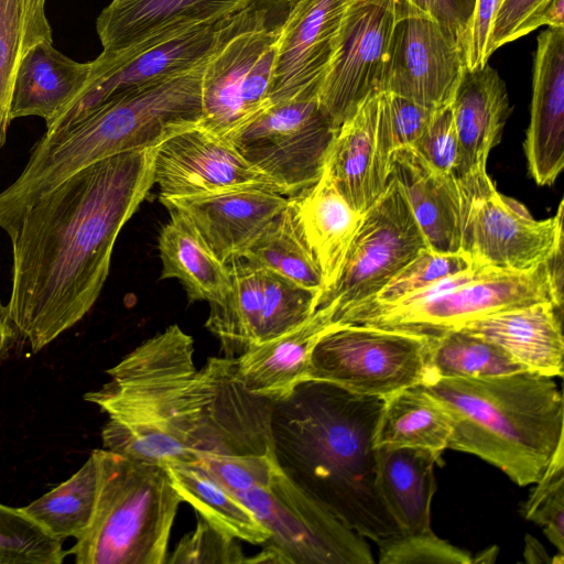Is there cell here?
Wrapping results in <instances>:
<instances>
[{"label": "cell", "instance_id": "47", "mask_svg": "<svg viewBox=\"0 0 564 564\" xmlns=\"http://www.w3.org/2000/svg\"><path fill=\"white\" fill-rule=\"evenodd\" d=\"M410 148L440 172L456 175L458 140L451 106L434 111Z\"/></svg>", "mask_w": 564, "mask_h": 564}, {"label": "cell", "instance_id": "1", "mask_svg": "<svg viewBox=\"0 0 564 564\" xmlns=\"http://www.w3.org/2000/svg\"><path fill=\"white\" fill-rule=\"evenodd\" d=\"M154 150L84 167L36 198L7 231L8 317L33 352L83 319L99 297L116 239L154 185Z\"/></svg>", "mask_w": 564, "mask_h": 564}, {"label": "cell", "instance_id": "30", "mask_svg": "<svg viewBox=\"0 0 564 564\" xmlns=\"http://www.w3.org/2000/svg\"><path fill=\"white\" fill-rule=\"evenodd\" d=\"M440 457L420 447L378 446L380 489L403 533L432 531L431 503L436 489L434 466Z\"/></svg>", "mask_w": 564, "mask_h": 564}, {"label": "cell", "instance_id": "27", "mask_svg": "<svg viewBox=\"0 0 564 564\" xmlns=\"http://www.w3.org/2000/svg\"><path fill=\"white\" fill-rule=\"evenodd\" d=\"M378 105L379 94L368 97L338 127L325 163L339 193L360 214L379 198L388 183L377 155Z\"/></svg>", "mask_w": 564, "mask_h": 564}, {"label": "cell", "instance_id": "51", "mask_svg": "<svg viewBox=\"0 0 564 564\" xmlns=\"http://www.w3.org/2000/svg\"><path fill=\"white\" fill-rule=\"evenodd\" d=\"M535 29L542 25L564 28V0H550L535 20Z\"/></svg>", "mask_w": 564, "mask_h": 564}, {"label": "cell", "instance_id": "9", "mask_svg": "<svg viewBox=\"0 0 564 564\" xmlns=\"http://www.w3.org/2000/svg\"><path fill=\"white\" fill-rule=\"evenodd\" d=\"M430 337L357 324H335L314 347L308 380L388 398L430 380Z\"/></svg>", "mask_w": 564, "mask_h": 564}, {"label": "cell", "instance_id": "41", "mask_svg": "<svg viewBox=\"0 0 564 564\" xmlns=\"http://www.w3.org/2000/svg\"><path fill=\"white\" fill-rule=\"evenodd\" d=\"M263 306L260 344L303 323L316 310L318 294L262 269Z\"/></svg>", "mask_w": 564, "mask_h": 564}, {"label": "cell", "instance_id": "43", "mask_svg": "<svg viewBox=\"0 0 564 564\" xmlns=\"http://www.w3.org/2000/svg\"><path fill=\"white\" fill-rule=\"evenodd\" d=\"M521 512L527 520L541 527L558 554L564 555V443L535 482Z\"/></svg>", "mask_w": 564, "mask_h": 564}, {"label": "cell", "instance_id": "55", "mask_svg": "<svg viewBox=\"0 0 564 564\" xmlns=\"http://www.w3.org/2000/svg\"><path fill=\"white\" fill-rule=\"evenodd\" d=\"M286 1V0H285Z\"/></svg>", "mask_w": 564, "mask_h": 564}, {"label": "cell", "instance_id": "33", "mask_svg": "<svg viewBox=\"0 0 564 564\" xmlns=\"http://www.w3.org/2000/svg\"><path fill=\"white\" fill-rule=\"evenodd\" d=\"M228 267L230 290L220 303L209 304L206 327L219 339L226 357L238 358L261 341L263 273L242 258Z\"/></svg>", "mask_w": 564, "mask_h": 564}, {"label": "cell", "instance_id": "54", "mask_svg": "<svg viewBox=\"0 0 564 564\" xmlns=\"http://www.w3.org/2000/svg\"><path fill=\"white\" fill-rule=\"evenodd\" d=\"M497 547H491L489 550L482 551L478 557L473 558V563H492L497 556Z\"/></svg>", "mask_w": 564, "mask_h": 564}, {"label": "cell", "instance_id": "23", "mask_svg": "<svg viewBox=\"0 0 564 564\" xmlns=\"http://www.w3.org/2000/svg\"><path fill=\"white\" fill-rule=\"evenodd\" d=\"M390 175L399 184L427 247L438 252H463L466 198L459 177L434 169L410 147L392 154Z\"/></svg>", "mask_w": 564, "mask_h": 564}, {"label": "cell", "instance_id": "16", "mask_svg": "<svg viewBox=\"0 0 564 564\" xmlns=\"http://www.w3.org/2000/svg\"><path fill=\"white\" fill-rule=\"evenodd\" d=\"M234 15L215 24L196 28L123 58H112L100 53L91 61L90 74L82 89L73 101L46 124L45 133H53L74 124L119 93L151 85L204 63L224 40Z\"/></svg>", "mask_w": 564, "mask_h": 564}, {"label": "cell", "instance_id": "15", "mask_svg": "<svg viewBox=\"0 0 564 564\" xmlns=\"http://www.w3.org/2000/svg\"><path fill=\"white\" fill-rule=\"evenodd\" d=\"M466 68L465 53L438 22L399 0L381 91L438 110L451 106Z\"/></svg>", "mask_w": 564, "mask_h": 564}, {"label": "cell", "instance_id": "44", "mask_svg": "<svg viewBox=\"0 0 564 564\" xmlns=\"http://www.w3.org/2000/svg\"><path fill=\"white\" fill-rule=\"evenodd\" d=\"M236 496L268 485L280 467L275 454L226 456L197 453L194 462Z\"/></svg>", "mask_w": 564, "mask_h": 564}, {"label": "cell", "instance_id": "22", "mask_svg": "<svg viewBox=\"0 0 564 564\" xmlns=\"http://www.w3.org/2000/svg\"><path fill=\"white\" fill-rule=\"evenodd\" d=\"M536 44L523 148L532 178L545 186L553 184L564 167V28H549Z\"/></svg>", "mask_w": 564, "mask_h": 564}, {"label": "cell", "instance_id": "13", "mask_svg": "<svg viewBox=\"0 0 564 564\" xmlns=\"http://www.w3.org/2000/svg\"><path fill=\"white\" fill-rule=\"evenodd\" d=\"M459 180L466 198L462 250L474 265L528 271L563 242V200L553 217L536 220L521 203L499 193L487 172Z\"/></svg>", "mask_w": 564, "mask_h": 564}, {"label": "cell", "instance_id": "49", "mask_svg": "<svg viewBox=\"0 0 564 564\" xmlns=\"http://www.w3.org/2000/svg\"><path fill=\"white\" fill-rule=\"evenodd\" d=\"M431 14L466 57L476 0H405Z\"/></svg>", "mask_w": 564, "mask_h": 564}, {"label": "cell", "instance_id": "32", "mask_svg": "<svg viewBox=\"0 0 564 564\" xmlns=\"http://www.w3.org/2000/svg\"><path fill=\"white\" fill-rule=\"evenodd\" d=\"M182 501L189 503L209 524L252 544L265 543L271 533L230 490L192 462L163 465Z\"/></svg>", "mask_w": 564, "mask_h": 564}, {"label": "cell", "instance_id": "39", "mask_svg": "<svg viewBox=\"0 0 564 564\" xmlns=\"http://www.w3.org/2000/svg\"><path fill=\"white\" fill-rule=\"evenodd\" d=\"M63 541L51 536L21 508L0 503V564H61Z\"/></svg>", "mask_w": 564, "mask_h": 564}, {"label": "cell", "instance_id": "4", "mask_svg": "<svg viewBox=\"0 0 564 564\" xmlns=\"http://www.w3.org/2000/svg\"><path fill=\"white\" fill-rule=\"evenodd\" d=\"M207 61L119 93L74 124L44 133L18 178L0 192V228L9 230L30 204L84 167L123 152L155 148L199 123Z\"/></svg>", "mask_w": 564, "mask_h": 564}, {"label": "cell", "instance_id": "34", "mask_svg": "<svg viewBox=\"0 0 564 564\" xmlns=\"http://www.w3.org/2000/svg\"><path fill=\"white\" fill-rule=\"evenodd\" d=\"M452 431L446 409L417 384L386 398L376 445L420 447L441 456Z\"/></svg>", "mask_w": 564, "mask_h": 564}, {"label": "cell", "instance_id": "17", "mask_svg": "<svg viewBox=\"0 0 564 564\" xmlns=\"http://www.w3.org/2000/svg\"><path fill=\"white\" fill-rule=\"evenodd\" d=\"M153 176L160 197L197 196L241 187L285 196L271 177L250 164L231 143L198 123L155 147Z\"/></svg>", "mask_w": 564, "mask_h": 564}, {"label": "cell", "instance_id": "45", "mask_svg": "<svg viewBox=\"0 0 564 564\" xmlns=\"http://www.w3.org/2000/svg\"><path fill=\"white\" fill-rule=\"evenodd\" d=\"M381 564H471V555L440 539L433 531L402 533L379 544Z\"/></svg>", "mask_w": 564, "mask_h": 564}, {"label": "cell", "instance_id": "35", "mask_svg": "<svg viewBox=\"0 0 564 564\" xmlns=\"http://www.w3.org/2000/svg\"><path fill=\"white\" fill-rule=\"evenodd\" d=\"M241 258L316 292L318 297L324 290L319 265L303 232L291 198L286 207L268 224Z\"/></svg>", "mask_w": 564, "mask_h": 564}, {"label": "cell", "instance_id": "31", "mask_svg": "<svg viewBox=\"0 0 564 564\" xmlns=\"http://www.w3.org/2000/svg\"><path fill=\"white\" fill-rule=\"evenodd\" d=\"M170 214L159 236L161 278L178 280L191 302L220 303L230 290L228 264L178 213Z\"/></svg>", "mask_w": 564, "mask_h": 564}, {"label": "cell", "instance_id": "36", "mask_svg": "<svg viewBox=\"0 0 564 564\" xmlns=\"http://www.w3.org/2000/svg\"><path fill=\"white\" fill-rule=\"evenodd\" d=\"M46 0H0V149L11 123L14 78L28 52L41 42H53Z\"/></svg>", "mask_w": 564, "mask_h": 564}, {"label": "cell", "instance_id": "19", "mask_svg": "<svg viewBox=\"0 0 564 564\" xmlns=\"http://www.w3.org/2000/svg\"><path fill=\"white\" fill-rule=\"evenodd\" d=\"M351 0H288L270 102L317 96Z\"/></svg>", "mask_w": 564, "mask_h": 564}, {"label": "cell", "instance_id": "18", "mask_svg": "<svg viewBox=\"0 0 564 564\" xmlns=\"http://www.w3.org/2000/svg\"><path fill=\"white\" fill-rule=\"evenodd\" d=\"M203 423L194 453L241 456L274 454L272 401L251 393L237 371L236 358L213 357L198 370Z\"/></svg>", "mask_w": 564, "mask_h": 564}, {"label": "cell", "instance_id": "37", "mask_svg": "<svg viewBox=\"0 0 564 564\" xmlns=\"http://www.w3.org/2000/svg\"><path fill=\"white\" fill-rule=\"evenodd\" d=\"M98 463L95 454L67 480L21 509L51 536L80 539L89 528L98 497Z\"/></svg>", "mask_w": 564, "mask_h": 564}, {"label": "cell", "instance_id": "25", "mask_svg": "<svg viewBox=\"0 0 564 564\" xmlns=\"http://www.w3.org/2000/svg\"><path fill=\"white\" fill-rule=\"evenodd\" d=\"M335 324L334 310L318 307L296 327L247 350L236 358L245 387L271 401L290 397L308 380L314 347Z\"/></svg>", "mask_w": 564, "mask_h": 564}, {"label": "cell", "instance_id": "10", "mask_svg": "<svg viewBox=\"0 0 564 564\" xmlns=\"http://www.w3.org/2000/svg\"><path fill=\"white\" fill-rule=\"evenodd\" d=\"M337 129L317 96L293 97L270 102L223 138L293 197L321 177Z\"/></svg>", "mask_w": 564, "mask_h": 564}, {"label": "cell", "instance_id": "28", "mask_svg": "<svg viewBox=\"0 0 564 564\" xmlns=\"http://www.w3.org/2000/svg\"><path fill=\"white\" fill-rule=\"evenodd\" d=\"M91 70L53 45L41 42L22 59L13 84L10 117H40L48 124L76 97Z\"/></svg>", "mask_w": 564, "mask_h": 564}, {"label": "cell", "instance_id": "48", "mask_svg": "<svg viewBox=\"0 0 564 564\" xmlns=\"http://www.w3.org/2000/svg\"><path fill=\"white\" fill-rule=\"evenodd\" d=\"M550 0H503L490 30L485 56L535 30V20Z\"/></svg>", "mask_w": 564, "mask_h": 564}, {"label": "cell", "instance_id": "50", "mask_svg": "<svg viewBox=\"0 0 564 564\" xmlns=\"http://www.w3.org/2000/svg\"><path fill=\"white\" fill-rule=\"evenodd\" d=\"M503 0H476L470 35L466 51L468 69L482 67L487 64L485 50L496 14Z\"/></svg>", "mask_w": 564, "mask_h": 564}, {"label": "cell", "instance_id": "20", "mask_svg": "<svg viewBox=\"0 0 564 564\" xmlns=\"http://www.w3.org/2000/svg\"><path fill=\"white\" fill-rule=\"evenodd\" d=\"M257 0H112L96 20L102 51H137L215 24Z\"/></svg>", "mask_w": 564, "mask_h": 564}, {"label": "cell", "instance_id": "3", "mask_svg": "<svg viewBox=\"0 0 564 564\" xmlns=\"http://www.w3.org/2000/svg\"><path fill=\"white\" fill-rule=\"evenodd\" d=\"M194 341L177 325L147 339L106 372L84 399L108 415L104 448L159 465L193 462L203 400Z\"/></svg>", "mask_w": 564, "mask_h": 564}, {"label": "cell", "instance_id": "24", "mask_svg": "<svg viewBox=\"0 0 564 564\" xmlns=\"http://www.w3.org/2000/svg\"><path fill=\"white\" fill-rule=\"evenodd\" d=\"M562 316L563 308L541 302L489 314L459 328L498 345L527 371L555 378L564 370Z\"/></svg>", "mask_w": 564, "mask_h": 564}, {"label": "cell", "instance_id": "7", "mask_svg": "<svg viewBox=\"0 0 564 564\" xmlns=\"http://www.w3.org/2000/svg\"><path fill=\"white\" fill-rule=\"evenodd\" d=\"M541 302L563 308V293L546 262L520 272L474 265L400 301L355 305L335 323L435 337L476 318Z\"/></svg>", "mask_w": 564, "mask_h": 564}, {"label": "cell", "instance_id": "40", "mask_svg": "<svg viewBox=\"0 0 564 564\" xmlns=\"http://www.w3.org/2000/svg\"><path fill=\"white\" fill-rule=\"evenodd\" d=\"M434 111L399 95L379 93L377 155L381 173L387 180L392 154L401 148L414 144Z\"/></svg>", "mask_w": 564, "mask_h": 564}, {"label": "cell", "instance_id": "14", "mask_svg": "<svg viewBox=\"0 0 564 564\" xmlns=\"http://www.w3.org/2000/svg\"><path fill=\"white\" fill-rule=\"evenodd\" d=\"M399 0H351L318 90L336 128L370 96L381 93Z\"/></svg>", "mask_w": 564, "mask_h": 564}, {"label": "cell", "instance_id": "52", "mask_svg": "<svg viewBox=\"0 0 564 564\" xmlns=\"http://www.w3.org/2000/svg\"><path fill=\"white\" fill-rule=\"evenodd\" d=\"M524 558L528 563H550L552 562L543 546L533 536H525Z\"/></svg>", "mask_w": 564, "mask_h": 564}, {"label": "cell", "instance_id": "21", "mask_svg": "<svg viewBox=\"0 0 564 564\" xmlns=\"http://www.w3.org/2000/svg\"><path fill=\"white\" fill-rule=\"evenodd\" d=\"M178 213L216 254L228 264L242 257L268 224L288 205L276 192L241 187L187 197H160Z\"/></svg>", "mask_w": 564, "mask_h": 564}, {"label": "cell", "instance_id": "6", "mask_svg": "<svg viewBox=\"0 0 564 564\" xmlns=\"http://www.w3.org/2000/svg\"><path fill=\"white\" fill-rule=\"evenodd\" d=\"M98 497L93 521L67 551L77 564H163L182 502L163 465L94 449Z\"/></svg>", "mask_w": 564, "mask_h": 564}, {"label": "cell", "instance_id": "26", "mask_svg": "<svg viewBox=\"0 0 564 564\" xmlns=\"http://www.w3.org/2000/svg\"><path fill=\"white\" fill-rule=\"evenodd\" d=\"M458 140L456 176L487 172V159L511 112L505 82L485 64L466 68L451 104Z\"/></svg>", "mask_w": 564, "mask_h": 564}, {"label": "cell", "instance_id": "42", "mask_svg": "<svg viewBox=\"0 0 564 564\" xmlns=\"http://www.w3.org/2000/svg\"><path fill=\"white\" fill-rule=\"evenodd\" d=\"M471 267L474 263L465 252H438L426 248L373 297L359 304L393 303Z\"/></svg>", "mask_w": 564, "mask_h": 564}, {"label": "cell", "instance_id": "53", "mask_svg": "<svg viewBox=\"0 0 564 564\" xmlns=\"http://www.w3.org/2000/svg\"><path fill=\"white\" fill-rule=\"evenodd\" d=\"M15 332L9 321L7 306L0 301V359Z\"/></svg>", "mask_w": 564, "mask_h": 564}, {"label": "cell", "instance_id": "11", "mask_svg": "<svg viewBox=\"0 0 564 564\" xmlns=\"http://www.w3.org/2000/svg\"><path fill=\"white\" fill-rule=\"evenodd\" d=\"M237 497L270 531L263 543L281 564H372L365 538L305 494L281 469Z\"/></svg>", "mask_w": 564, "mask_h": 564}, {"label": "cell", "instance_id": "8", "mask_svg": "<svg viewBox=\"0 0 564 564\" xmlns=\"http://www.w3.org/2000/svg\"><path fill=\"white\" fill-rule=\"evenodd\" d=\"M284 0H257L236 13L205 64L199 126L220 137L270 105Z\"/></svg>", "mask_w": 564, "mask_h": 564}, {"label": "cell", "instance_id": "29", "mask_svg": "<svg viewBox=\"0 0 564 564\" xmlns=\"http://www.w3.org/2000/svg\"><path fill=\"white\" fill-rule=\"evenodd\" d=\"M289 198L295 205L303 232L319 265L324 293L339 275L362 214L346 202L326 166L313 185Z\"/></svg>", "mask_w": 564, "mask_h": 564}, {"label": "cell", "instance_id": "38", "mask_svg": "<svg viewBox=\"0 0 564 564\" xmlns=\"http://www.w3.org/2000/svg\"><path fill=\"white\" fill-rule=\"evenodd\" d=\"M430 380L482 379L527 371L498 345L460 328L430 337Z\"/></svg>", "mask_w": 564, "mask_h": 564}, {"label": "cell", "instance_id": "2", "mask_svg": "<svg viewBox=\"0 0 564 564\" xmlns=\"http://www.w3.org/2000/svg\"><path fill=\"white\" fill-rule=\"evenodd\" d=\"M386 398L306 380L272 401L281 469L348 528L379 544L402 534L379 482L377 431Z\"/></svg>", "mask_w": 564, "mask_h": 564}, {"label": "cell", "instance_id": "46", "mask_svg": "<svg viewBox=\"0 0 564 564\" xmlns=\"http://www.w3.org/2000/svg\"><path fill=\"white\" fill-rule=\"evenodd\" d=\"M236 540L199 518L196 528L184 535L172 554L167 555L166 563H250V557L245 555Z\"/></svg>", "mask_w": 564, "mask_h": 564}, {"label": "cell", "instance_id": "12", "mask_svg": "<svg viewBox=\"0 0 564 564\" xmlns=\"http://www.w3.org/2000/svg\"><path fill=\"white\" fill-rule=\"evenodd\" d=\"M425 238L393 176L362 214L335 283L321 294L318 307L330 306L334 322L348 308L373 297L422 250Z\"/></svg>", "mask_w": 564, "mask_h": 564}, {"label": "cell", "instance_id": "5", "mask_svg": "<svg viewBox=\"0 0 564 564\" xmlns=\"http://www.w3.org/2000/svg\"><path fill=\"white\" fill-rule=\"evenodd\" d=\"M448 412L447 449L469 453L519 486L535 484L564 443V403L553 377L522 371L421 384Z\"/></svg>", "mask_w": 564, "mask_h": 564}]
</instances>
